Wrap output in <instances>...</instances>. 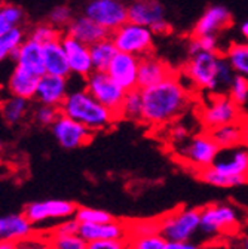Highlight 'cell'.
Wrapping results in <instances>:
<instances>
[{
  "label": "cell",
  "mask_w": 248,
  "mask_h": 249,
  "mask_svg": "<svg viewBox=\"0 0 248 249\" xmlns=\"http://www.w3.org/2000/svg\"><path fill=\"white\" fill-rule=\"evenodd\" d=\"M130 249H167V240L158 233L143 237H130Z\"/></svg>",
  "instance_id": "40"
},
{
  "label": "cell",
  "mask_w": 248,
  "mask_h": 249,
  "mask_svg": "<svg viewBox=\"0 0 248 249\" xmlns=\"http://www.w3.org/2000/svg\"><path fill=\"white\" fill-rule=\"evenodd\" d=\"M241 123H242V132H244V141H242V144L245 147H248V114L244 116V119H242Z\"/></svg>",
  "instance_id": "48"
},
{
  "label": "cell",
  "mask_w": 248,
  "mask_h": 249,
  "mask_svg": "<svg viewBox=\"0 0 248 249\" xmlns=\"http://www.w3.org/2000/svg\"><path fill=\"white\" fill-rule=\"evenodd\" d=\"M79 221L76 220V218H69V220H64L61 221L58 224H55L51 230V233L54 234H61V236H72V234H77L79 233Z\"/></svg>",
  "instance_id": "43"
},
{
  "label": "cell",
  "mask_w": 248,
  "mask_h": 249,
  "mask_svg": "<svg viewBox=\"0 0 248 249\" xmlns=\"http://www.w3.org/2000/svg\"><path fill=\"white\" fill-rule=\"evenodd\" d=\"M51 132L58 145L66 150L83 147L94 137V134L86 129L83 124L63 114H59V117L51 126Z\"/></svg>",
  "instance_id": "13"
},
{
  "label": "cell",
  "mask_w": 248,
  "mask_h": 249,
  "mask_svg": "<svg viewBox=\"0 0 248 249\" xmlns=\"http://www.w3.org/2000/svg\"><path fill=\"white\" fill-rule=\"evenodd\" d=\"M239 249H248V236L239 242Z\"/></svg>",
  "instance_id": "51"
},
{
  "label": "cell",
  "mask_w": 248,
  "mask_h": 249,
  "mask_svg": "<svg viewBox=\"0 0 248 249\" xmlns=\"http://www.w3.org/2000/svg\"><path fill=\"white\" fill-rule=\"evenodd\" d=\"M18 249H52L49 239L45 231H38L32 237H28L18 243Z\"/></svg>",
  "instance_id": "42"
},
{
  "label": "cell",
  "mask_w": 248,
  "mask_h": 249,
  "mask_svg": "<svg viewBox=\"0 0 248 249\" xmlns=\"http://www.w3.org/2000/svg\"><path fill=\"white\" fill-rule=\"evenodd\" d=\"M208 134L211 135V138L214 140V142L220 150L242 145V141H244V132H242L241 122L215 128L212 131H208Z\"/></svg>",
  "instance_id": "28"
},
{
  "label": "cell",
  "mask_w": 248,
  "mask_h": 249,
  "mask_svg": "<svg viewBox=\"0 0 248 249\" xmlns=\"http://www.w3.org/2000/svg\"><path fill=\"white\" fill-rule=\"evenodd\" d=\"M0 249H18V243H14V242H0Z\"/></svg>",
  "instance_id": "50"
},
{
  "label": "cell",
  "mask_w": 248,
  "mask_h": 249,
  "mask_svg": "<svg viewBox=\"0 0 248 249\" xmlns=\"http://www.w3.org/2000/svg\"><path fill=\"white\" fill-rule=\"evenodd\" d=\"M141 117H143V98H141V90L137 88L125 93V98H123L119 110V119L141 122Z\"/></svg>",
  "instance_id": "30"
},
{
  "label": "cell",
  "mask_w": 248,
  "mask_h": 249,
  "mask_svg": "<svg viewBox=\"0 0 248 249\" xmlns=\"http://www.w3.org/2000/svg\"><path fill=\"white\" fill-rule=\"evenodd\" d=\"M63 31H59L58 28L52 27L49 22H42V24H38L32 28V31L28 33V39L35 40L36 43L45 46L48 43H52V42H58L63 37Z\"/></svg>",
  "instance_id": "35"
},
{
  "label": "cell",
  "mask_w": 248,
  "mask_h": 249,
  "mask_svg": "<svg viewBox=\"0 0 248 249\" xmlns=\"http://www.w3.org/2000/svg\"><path fill=\"white\" fill-rule=\"evenodd\" d=\"M198 179L222 189L248 182V147L238 145L220 150L214 163L195 174Z\"/></svg>",
  "instance_id": "4"
},
{
  "label": "cell",
  "mask_w": 248,
  "mask_h": 249,
  "mask_svg": "<svg viewBox=\"0 0 248 249\" xmlns=\"http://www.w3.org/2000/svg\"><path fill=\"white\" fill-rule=\"evenodd\" d=\"M226 95L245 113L248 114V80L236 76L233 77V80L230 82V86L228 89Z\"/></svg>",
  "instance_id": "34"
},
{
  "label": "cell",
  "mask_w": 248,
  "mask_h": 249,
  "mask_svg": "<svg viewBox=\"0 0 248 249\" xmlns=\"http://www.w3.org/2000/svg\"><path fill=\"white\" fill-rule=\"evenodd\" d=\"M219 151L220 148L217 147L207 131L191 135L186 141L175 144V147L172 148L177 160L183 166L192 169L195 174L210 168L214 163Z\"/></svg>",
  "instance_id": "5"
},
{
  "label": "cell",
  "mask_w": 248,
  "mask_h": 249,
  "mask_svg": "<svg viewBox=\"0 0 248 249\" xmlns=\"http://www.w3.org/2000/svg\"><path fill=\"white\" fill-rule=\"evenodd\" d=\"M86 249H130L128 240H95L89 242Z\"/></svg>",
  "instance_id": "45"
},
{
  "label": "cell",
  "mask_w": 248,
  "mask_h": 249,
  "mask_svg": "<svg viewBox=\"0 0 248 249\" xmlns=\"http://www.w3.org/2000/svg\"><path fill=\"white\" fill-rule=\"evenodd\" d=\"M116 2H125V0H116Z\"/></svg>",
  "instance_id": "53"
},
{
  "label": "cell",
  "mask_w": 248,
  "mask_h": 249,
  "mask_svg": "<svg viewBox=\"0 0 248 249\" xmlns=\"http://www.w3.org/2000/svg\"><path fill=\"white\" fill-rule=\"evenodd\" d=\"M75 218L79 224H103L114 220V216L109 211L92 206H77Z\"/></svg>",
  "instance_id": "33"
},
{
  "label": "cell",
  "mask_w": 248,
  "mask_h": 249,
  "mask_svg": "<svg viewBox=\"0 0 248 249\" xmlns=\"http://www.w3.org/2000/svg\"><path fill=\"white\" fill-rule=\"evenodd\" d=\"M159 220V234L167 242H186L199 231L201 209L196 208H177L167 212Z\"/></svg>",
  "instance_id": "8"
},
{
  "label": "cell",
  "mask_w": 248,
  "mask_h": 249,
  "mask_svg": "<svg viewBox=\"0 0 248 249\" xmlns=\"http://www.w3.org/2000/svg\"><path fill=\"white\" fill-rule=\"evenodd\" d=\"M180 76L199 92H207V95H220L228 93L235 73L222 52H211L191 55Z\"/></svg>",
  "instance_id": "2"
},
{
  "label": "cell",
  "mask_w": 248,
  "mask_h": 249,
  "mask_svg": "<svg viewBox=\"0 0 248 249\" xmlns=\"http://www.w3.org/2000/svg\"><path fill=\"white\" fill-rule=\"evenodd\" d=\"M245 113L226 95H207L198 107V119L204 131H212L230 123L242 122Z\"/></svg>",
  "instance_id": "7"
},
{
  "label": "cell",
  "mask_w": 248,
  "mask_h": 249,
  "mask_svg": "<svg viewBox=\"0 0 248 249\" xmlns=\"http://www.w3.org/2000/svg\"><path fill=\"white\" fill-rule=\"evenodd\" d=\"M150 31L153 33V36H165L171 31V25L167 19H162L159 22H156L154 25L150 27Z\"/></svg>",
  "instance_id": "46"
},
{
  "label": "cell",
  "mask_w": 248,
  "mask_h": 249,
  "mask_svg": "<svg viewBox=\"0 0 248 249\" xmlns=\"http://www.w3.org/2000/svg\"><path fill=\"white\" fill-rule=\"evenodd\" d=\"M232 22L230 11L223 5H211L204 11L193 27V37L219 36L220 31L228 28Z\"/></svg>",
  "instance_id": "15"
},
{
  "label": "cell",
  "mask_w": 248,
  "mask_h": 249,
  "mask_svg": "<svg viewBox=\"0 0 248 249\" xmlns=\"http://www.w3.org/2000/svg\"><path fill=\"white\" fill-rule=\"evenodd\" d=\"M219 46H220L219 45V36L192 37V40L189 42V55L220 52V48Z\"/></svg>",
  "instance_id": "39"
},
{
  "label": "cell",
  "mask_w": 248,
  "mask_h": 249,
  "mask_svg": "<svg viewBox=\"0 0 248 249\" xmlns=\"http://www.w3.org/2000/svg\"><path fill=\"white\" fill-rule=\"evenodd\" d=\"M130 237H143L159 233V220L158 218H144V220L128 221Z\"/></svg>",
  "instance_id": "36"
},
{
  "label": "cell",
  "mask_w": 248,
  "mask_h": 249,
  "mask_svg": "<svg viewBox=\"0 0 248 249\" xmlns=\"http://www.w3.org/2000/svg\"><path fill=\"white\" fill-rule=\"evenodd\" d=\"M25 14L21 6L14 3H3L0 6V36L15 28H21Z\"/></svg>",
  "instance_id": "31"
},
{
  "label": "cell",
  "mask_w": 248,
  "mask_h": 249,
  "mask_svg": "<svg viewBox=\"0 0 248 249\" xmlns=\"http://www.w3.org/2000/svg\"><path fill=\"white\" fill-rule=\"evenodd\" d=\"M61 111L58 107H52V106H43L39 104L35 111H33V119L38 124L43 128H51L52 124L55 123V120L59 117Z\"/></svg>",
  "instance_id": "41"
},
{
  "label": "cell",
  "mask_w": 248,
  "mask_h": 249,
  "mask_svg": "<svg viewBox=\"0 0 248 249\" xmlns=\"http://www.w3.org/2000/svg\"><path fill=\"white\" fill-rule=\"evenodd\" d=\"M59 111L83 124L92 134L109 129L119 120L116 113L101 106L85 88L69 90Z\"/></svg>",
  "instance_id": "3"
},
{
  "label": "cell",
  "mask_w": 248,
  "mask_h": 249,
  "mask_svg": "<svg viewBox=\"0 0 248 249\" xmlns=\"http://www.w3.org/2000/svg\"><path fill=\"white\" fill-rule=\"evenodd\" d=\"M228 64L236 76L248 80V42H233L223 52Z\"/></svg>",
  "instance_id": "27"
},
{
  "label": "cell",
  "mask_w": 248,
  "mask_h": 249,
  "mask_svg": "<svg viewBox=\"0 0 248 249\" xmlns=\"http://www.w3.org/2000/svg\"><path fill=\"white\" fill-rule=\"evenodd\" d=\"M85 89L94 97L101 106L107 107L119 117L122 101L125 98L123 90L106 71H92L85 79Z\"/></svg>",
  "instance_id": "12"
},
{
  "label": "cell",
  "mask_w": 248,
  "mask_h": 249,
  "mask_svg": "<svg viewBox=\"0 0 248 249\" xmlns=\"http://www.w3.org/2000/svg\"><path fill=\"white\" fill-rule=\"evenodd\" d=\"M52 249H86L88 243L79 236V234H72V236H61V234H54L51 231H45Z\"/></svg>",
  "instance_id": "37"
},
{
  "label": "cell",
  "mask_w": 248,
  "mask_h": 249,
  "mask_svg": "<svg viewBox=\"0 0 248 249\" xmlns=\"http://www.w3.org/2000/svg\"><path fill=\"white\" fill-rule=\"evenodd\" d=\"M89 53H91V61L94 71H107L110 62L117 53L116 46L113 45L112 39L107 37L104 40H100L89 46Z\"/></svg>",
  "instance_id": "29"
},
{
  "label": "cell",
  "mask_w": 248,
  "mask_h": 249,
  "mask_svg": "<svg viewBox=\"0 0 248 249\" xmlns=\"http://www.w3.org/2000/svg\"><path fill=\"white\" fill-rule=\"evenodd\" d=\"M117 52L134 55L137 58L147 56L153 52V33L150 28L125 22L110 35Z\"/></svg>",
  "instance_id": "9"
},
{
  "label": "cell",
  "mask_w": 248,
  "mask_h": 249,
  "mask_svg": "<svg viewBox=\"0 0 248 249\" xmlns=\"http://www.w3.org/2000/svg\"><path fill=\"white\" fill-rule=\"evenodd\" d=\"M143 117L141 123L161 128L177 122L192 106V93L175 71L165 80L141 90Z\"/></svg>",
  "instance_id": "1"
},
{
  "label": "cell",
  "mask_w": 248,
  "mask_h": 249,
  "mask_svg": "<svg viewBox=\"0 0 248 249\" xmlns=\"http://www.w3.org/2000/svg\"><path fill=\"white\" fill-rule=\"evenodd\" d=\"M38 230L24 213H11L0 216V242L19 243L36 234Z\"/></svg>",
  "instance_id": "23"
},
{
  "label": "cell",
  "mask_w": 248,
  "mask_h": 249,
  "mask_svg": "<svg viewBox=\"0 0 248 249\" xmlns=\"http://www.w3.org/2000/svg\"><path fill=\"white\" fill-rule=\"evenodd\" d=\"M138 62L140 58L128 53L117 52L110 66L107 74L125 92L137 89V76H138Z\"/></svg>",
  "instance_id": "14"
},
{
  "label": "cell",
  "mask_w": 248,
  "mask_h": 249,
  "mask_svg": "<svg viewBox=\"0 0 248 249\" xmlns=\"http://www.w3.org/2000/svg\"><path fill=\"white\" fill-rule=\"evenodd\" d=\"M61 45H63V49L67 56L70 74L86 79L94 71L92 61H91V53H89V46L80 43L79 40L67 35H63V37H61Z\"/></svg>",
  "instance_id": "16"
},
{
  "label": "cell",
  "mask_w": 248,
  "mask_h": 249,
  "mask_svg": "<svg viewBox=\"0 0 248 249\" xmlns=\"http://www.w3.org/2000/svg\"><path fill=\"white\" fill-rule=\"evenodd\" d=\"M83 15L107 30L110 35L128 22V8L125 2L116 0H88L83 6Z\"/></svg>",
  "instance_id": "11"
},
{
  "label": "cell",
  "mask_w": 248,
  "mask_h": 249,
  "mask_svg": "<svg viewBox=\"0 0 248 249\" xmlns=\"http://www.w3.org/2000/svg\"><path fill=\"white\" fill-rule=\"evenodd\" d=\"M175 71L161 58H156L153 53L140 58L138 62V76H137V88L140 90L156 85Z\"/></svg>",
  "instance_id": "19"
},
{
  "label": "cell",
  "mask_w": 248,
  "mask_h": 249,
  "mask_svg": "<svg viewBox=\"0 0 248 249\" xmlns=\"http://www.w3.org/2000/svg\"><path fill=\"white\" fill-rule=\"evenodd\" d=\"M25 39H27V35L22 27L15 28L9 31V33L0 36V62H3L9 58H14L15 52L24 43Z\"/></svg>",
  "instance_id": "32"
},
{
  "label": "cell",
  "mask_w": 248,
  "mask_h": 249,
  "mask_svg": "<svg viewBox=\"0 0 248 249\" xmlns=\"http://www.w3.org/2000/svg\"><path fill=\"white\" fill-rule=\"evenodd\" d=\"M128 8V22L150 28L165 19V8L159 0H133Z\"/></svg>",
  "instance_id": "20"
},
{
  "label": "cell",
  "mask_w": 248,
  "mask_h": 249,
  "mask_svg": "<svg viewBox=\"0 0 248 249\" xmlns=\"http://www.w3.org/2000/svg\"><path fill=\"white\" fill-rule=\"evenodd\" d=\"M239 31H241V36L244 37V42H248V19H245V21L241 24Z\"/></svg>",
  "instance_id": "49"
},
{
  "label": "cell",
  "mask_w": 248,
  "mask_h": 249,
  "mask_svg": "<svg viewBox=\"0 0 248 249\" xmlns=\"http://www.w3.org/2000/svg\"><path fill=\"white\" fill-rule=\"evenodd\" d=\"M75 18V14H73V9L67 5H58L55 8H52V11L49 12L48 15V22L58 28L59 31H66V28L69 27V24L73 21Z\"/></svg>",
  "instance_id": "38"
},
{
  "label": "cell",
  "mask_w": 248,
  "mask_h": 249,
  "mask_svg": "<svg viewBox=\"0 0 248 249\" xmlns=\"http://www.w3.org/2000/svg\"><path fill=\"white\" fill-rule=\"evenodd\" d=\"M38 83H39L38 76L15 67L8 80V92L12 97L32 101L36 98Z\"/></svg>",
  "instance_id": "24"
},
{
  "label": "cell",
  "mask_w": 248,
  "mask_h": 249,
  "mask_svg": "<svg viewBox=\"0 0 248 249\" xmlns=\"http://www.w3.org/2000/svg\"><path fill=\"white\" fill-rule=\"evenodd\" d=\"M170 135H171V140L174 144H180L188 140L192 135V132L188 124H184L181 122H174V126L170 129Z\"/></svg>",
  "instance_id": "44"
},
{
  "label": "cell",
  "mask_w": 248,
  "mask_h": 249,
  "mask_svg": "<svg viewBox=\"0 0 248 249\" xmlns=\"http://www.w3.org/2000/svg\"><path fill=\"white\" fill-rule=\"evenodd\" d=\"M86 243L95 240H128V223L114 220L103 224H80L77 233Z\"/></svg>",
  "instance_id": "17"
},
{
  "label": "cell",
  "mask_w": 248,
  "mask_h": 249,
  "mask_svg": "<svg viewBox=\"0 0 248 249\" xmlns=\"http://www.w3.org/2000/svg\"><path fill=\"white\" fill-rule=\"evenodd\" d=\"M77 206L72 200L46 199V200H36L25 205L22 213L38 230L45 223H54L55 226L61 221L69 220V218H73Z\"/></svg>",
  "instance_id": "10"
},
{
  "label": "cell",
  "mask_w": 248,
  "mask_h": 249,
  "mask_svg": "<svg viewBox=\"0 0 248 249\" xmlns=\"http://www.w3.org/2000/svg\"><path fill=\"white\" fill-rule=\"evenodd\" d=\"M167 249H202V248L192 240H186V242H167Z\"/></svg>",
  "instance_id": "47"
},
{
  "label": "cell",
  "mask_w": 248,
  "mask_h": 249,
  "mask_svg": "<svg viewBox=\"0 0 248 249\" xmlns=\"http://www.w3.org/2000/svg\"><path fill=\"white\" fill-rule=\"evenodd\" d=\"M43 62H45L46 74L66 77V79L70 76L67 56L63 49V45H61V40L43 46Z\"/></svg>",
  "instance_id": "25"
},
{
  "label": "cell",
  "mask_w": 248,
  "mask_h": 249,
  "mask_svg": "<svg viewBox=\"0 0 248 249\" xmlns=\"http://www.w3.org/2000/svg\"><path fill=\"white\" fill-rule=\"evenodd\" d=\"M14 61L17 64L15 67L22 69L38 77H40L46 73L45 62H43V46L28 37L24 40V43L15 52Z\"/></svg>",
  "instance_id": "22"
},
{
  "label": "cell",
  "mask_w": 248,
  "mask_h": 249,
  "mask_svg": "<svg viewBox=\"0 0 248 249\" xmlns=\"http://www.w3.org/2000/svg\"><path fill=\"white\" fill-rule=\"evenodd\" d=\"M242 226V212L230 203H211L201 209L202 231L208 237L236 233Z\"/></svg>",
  "instance_id": "6"
},
{
  "label": "cell",
  "mask_w": 248,
  "mask_h": 249,
  "mask_svg": "<svg viewBox=\"0 0 248 249\" xmlns=\"http://www.w3.org/2000/svg\"><path fill=\"white\" fill-rule=\"evenodd\" d=\"M3 3H5V0H0V6H2Z\"/></svg>",
  "instance_id": "52"
},
{
  "label": "cell",
  "mask_w": 248,
  "mask_h": 249,
  "mask_svg": "<svg viewBox=\"0 0 248 249\" xmlns=\"http://www.w3.org/2000/svg\"><path fill=\"white\" fill-rule=\"evenodd\" d=\"M30 113V101L12 97L0 101V114H2L3 120L11 124V126H18L21 124Z\"/></svg>",
  "instance_id": "26"
},
{
  "label": "cell",
  "mask_w": 248,
  "mask_h": 249,
  "mask_svg": "<svg viewBox=\"0 0 248 249\" xmlns=\"http://www.w3.org/2000/svg\"><path fill=\"white\" fill-rule=\"evenodd\" d=\"M64 35L79 40L80 43H83L86 46H92L100 40L110 37V33L107 30H104L103 27L95 24L92 19L85 17L83 14L73 18V21L66 28Z\"/></svg>",
  "instance_id": "21"
},
{
  "label": "cell",
  "mask_w": 248,
  "mask_h": 249,
  "mask_svg": "<svg viewBox=\"0 0 248 249\" xmlns=\"http://www.w3.org/2000/svg\"><path fill=\"white\" fill-rule=\"evenodd\" d=\"M69 93V80L66 77H58L51 74H43L39 77L36 100L39 104L61 107Z\"/></svg>",
  "instance_id": "18"
}]
</instances>
